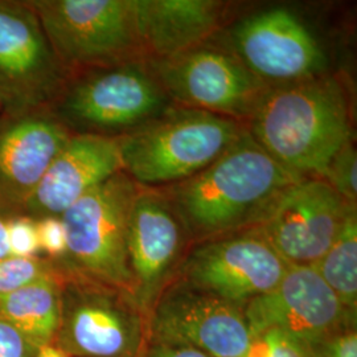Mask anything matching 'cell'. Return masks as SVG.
Returning a JSON list of instances; mask_svg holds the SVG:
<instances>
[{"label":"cell","instance_id":"obj_1","mask_svg":"<svg viewBox=\"0 0 357 357\" xmlns=\"http://www.w3.org/2000/svg\"><path fill=\"white\" fill-rule=\"evenodd\" d=\"M299 178L246 131L211 166L166 193L185 230L202 237L259 225Z\"/></svg>","mask_w":357,"mask_h":357},{"label":"cell","instance_id":"obj_2","mask_svg":"<svg viewBox=\"0 0 357 357\" xmlns=\"http://www.w3.org/2000/svg\"><path fill=\"white\" fill-rule=\"evenodd\" d=\"M252 138L299 178H321L351 139L342 84L318 76L270 89L250 118Z\"/></svg>","mask_w":357,"mask_h":357},{"label":"cell","instance_id":"obj_3","mask_svg":"<svg viewBox=\"0 0 357 357\" xmlns=\"http://www.w3.org/2000/svg\"><path fill=\"white\" fill-rule=\"evenodd\" d=\"M245 132L231 118L169 106L118 137L122 171L142 188L174 185L211 166Z\"/></svg>","mask_w":357,"mask_h":357},{"label":"cell","instance_id":"obj_4","mask_svg":"<svg viewBox=\"0 0 357 357\" xmlns=\"http://www.w3.org/2000/svg\"><path fill=\"white\" fill-rule=\"evenodd\" d=\"M139 190L121 171L60 216L66 231V255L77 270L89 281L131 298L134 280L128 266V220Z\"/></svg>","mask_w":357,"mask_h":357},{"label":"cell","instance_id":"obj_5","mask_svg":"<svg viewBox=\"0 0 357 357\" xmlns=\"http://www.w3.org/2000/svg\"><path fill=\"white\" fill-rule=\"evenodd\" d=\"M61 66L109 68L144 57L134 0L29 1Z\"/></svg>","mask_w":357,"mask_h":357},{"label":"cell","instance_id":"obj_6","mask_svg":"<svg viewBox=\"0 0 357 357\" xmlns=\"http://www.w3.org/2000/svg\"><path fill=\"white\" fill-rule=\"evenodd\" d=\"M135 301L96 282L63 289L61 321L52 344L68 357H139L147 321Z\"/></svg>","mask_w":357,"mask_h":357},{"label":"cell","instance_id":"obj_7","mask_svg":"<svg viewBox=\"0 0 357 357\" xmlns=\"http://www.w3.org/2000/svg\"><path fill=\"white\" fill-rule=\"evenodd\" d=\"M168 101L151 66L134 61L100 68L77 81L65 94L61 114L88 134L125 135L162 114Z\"/></svg>","mask_w":357,"mask_h":357},{"label":"cell","instance_id":"obj_8","mask_svg":"<svg viewBox=\"0 0 357 357\" xmlns=\"http://www.w3.org/2000/svg\"><path fill=\"white\" fill-rule=\"evenodd\" d=\"M150 66L169 101L238 122L250 119L271 89L237 56L212 47L202 45Z\"/></svg>","mask_w":357,"mask_h":357},{"label":"cell","instance_id":"obj_9","mask_svg":"<svg viewBox=\"0 0 357 357\" xmlns=\"http://www.w3.org/2000/svg\"><path fill=\"white\" fill-rule=\"evenodd\" d=\"M147 320V342L188 347L211 357H241L252 342L243 307L180 282L160 294Z\"/></svg>","mask_w":357,"mask_h":357},{"label":"cell","instance_id":"obj_10","mask_svg":"<svg viewBox=\"0 0 357 357\" xmlns=\"http://www.w3.org/2000/svg\"><path fill=\"white\" fill-rule=\"evenodd\" d=\"M243 310L252 337L278 330L308 347L355 326L356 318L314 266L302 265H289L277 287L252 299Z\"/></svg>","mask_w":357,"mask_h":357},{"label":"cell","instance_id":"obj_11","mask_svg":"<svg viewBox=\"0 0 357 357\" xmlns=\"http://www.w3.org/2000/svg\"><path fill=\"white\" fill-rule=\"evenodd\" d=\"M287 268L268 240L252 230L197 246L185 259L181 282L243 308L277 287Z\"/></svg>","mask_w":357,"mask_h":357},{"label":"cell","instance_id":"obj_12","mask_svg":"<svg viewBox=\"0 0 357 357\" xmlns=\"http://www.w3.org/2000/svg\"><path fill=\"white\" fill-rule=\"evenodd\" d=\"M352 206L324 178H305L283 192L257 230L289 265L314 266Z\"/></svg>","mask_w":357,"mask_h":357},{"label":"cell","instance_id":"obj_13","mask_svg":"<svg viewBox=\"0 0 357 357\" xmlns=\"http://www.w3.org/2000/svg\"><path fill=\"white\" fill-rule=\"evenodd\" d=\"M61 69L29 1H0L1 106L22 112L47 102L60 86Z\"/></svg>","mask_w":357,"mask_h":357},{"label":"cell","instance_id":"obj_14","mask_svg":"<svg viewBox=\"0 0 357 357\" xmlns=\"http://www.w3.org/2000/svg\"><path fill=\"white\" fill-rule=\"evenodd\" d=\"M237 57L264 82L296 84L320 76L326 56L306 24L286 8L245 19L233 32Z\"/></svg>","mask_w":357,"mask_h":357},{"label":"cell","instance_id":"obj_15","mask_svg":"<svg viewBox=\"0 0 357 357\" xmlns=\"http://www.w3.org/2000/svg\"><path fill=\"white\" fill-rule=\"evenodd\" d=\"M184 225L165 192L142 188L128 220V266L134 301L149 315L184 243Z\"/></svg>","mask_w":357,"mask_h":357},{"label":"cell","instance_id":"obj_16","mask_svg":"<svg viewBox=\"0 0 357 357\" xmlns=\"http://www.w3.org/2000/svg\"><path fill=\"white\" fill-rule=\"evenodd\" d=\"M121 171L118 137L88 132L72 135L23 209L38 220L61 216L69 206Z\"/></svg>","mask_w":357,"mask_h":357},{"label":"cell","instance_id":"obj_17","mask_svg":"<svg viewBox=\"0 0 357 357\" xmlns=\"http://www.w3.org/2000/svg\"><path fill=\"white\" fill-rule=\"evenodd\" d=\"M72 134L47 115H24L0 131V209L23 208Z\"/></svg>","mask_w":357,"mask_h":357},{"label":"cell","instance_id":"obj_18","mask_svg":"<svg viewBox=\"0 0 357 357\" xmlns=\"http://www.w3.org/2000/svg\"><path fill=\"white\" fill-rule=\"evenodd\" d=\"M144 56L167 60L204 45L222 26L227 4L217 0H134Z\"/></svg>","mask_w":357,"mask_h":357},{"label":"cell","instance_id":"obj_19","mask_svg":"<svg viewBox=\"0 0 357 357\" xmlns=\"http://www.w3.org/2000/svg\"><path fill=\"white\" fill-rule=\"evenodd\" d=\"M63 287L54 273L0 296V317L38 348L53 343L61 321Z\"/></svg>","mask_w":357,"mask_h":357},{"label":"cell","instance_id":"obj_20","mask_svg":"<svg viewBox=\"0 0 357 357\" xmlns=\"http://www.w3.org/2000/svg\"><path fill=\"white\" fill-rule=\"evenodd\" d=\"M323 281L348 310L357 306V215L352 206L327 253L314 265Z\"/></svg>","mask_w":357,"mask_h":357},{"label":"cell","instance_id":"obj_21","mask_svg":"<svg viewBox=\"0 0 357 357\" xmlns=\"http://www.w3.org/2000/svg\"><path fill=\"white\" fill-rule=\"evenodd\" d=\"M357 155L352 141L332 158L323 178L347 203L356 205Z\"/></svg>","mask_w":357,"mask_h":357},{"label":"cell","instance_id":"obj_22","mask_svg":"<svg viewBox=\"0 0 357 357\" xmlns=\"http://www.w3.org/2000/svg\"><path fill=\"white\" fill-rule=\"evenodd\" d=\"M51 273H53L51 268L35 257L22 258L8 255L0 258V296L13 293Z\"/></svg>","mask_w":357,"mask_h":357},{"label":"cell","instance_id":"obj_23","mask_svg":"<svg viewBox=\"0 0 357 357\" xmlns=\"http://www.w3.org/2000/svg\"><path fill=\"white\" fill-rule=\"evenodd\" d=\"M241 357H312V354L308 345L293 336L278 330H268L252 337Z\"/></svg>","mask_w":357,"mask_h":357},{"label":"cell","instance_id":"obj_24","mask_svg":"<svg viewBox=\"0 0 357 357\" xmlns=\"http://www.w3.org/2000/svg\"><path fill=\"white\" fill-rule=\"evenodd\" d=\"M7 238L13 257L33 258L40 252L36 220L19 216L7 221Z\"/></svg>","mask_w":357,"mask_h":357},{"label":"cell","instance_id":"obj_25","mask_svg":"<svg viewBox=\"0 0 357 357\" xmlns=\"http://www.w3.org/2000/svg\"><path fill=\"white\" fill-rule=\"evenodd\" d=\"M312 357H357L356 326H351L311 345Z\"/></svg>","mask_w":357,"mask_h":357},{"label":"cell","instance_id":"obj_26","mask_svg":"<svg viewBox=\"0 0 357 357\" xmlns=\"http://www.w3.org/2000/svg\"><path fill=\"white\" fill-rule=\"evenodd\" d=\"M40 250L59 258L66 255V231L60 216L41 217L36 220Z\"/></svg>","mask_w":357,"mask_h":357},{"label":"cell","instance_id":"obj_27","mask_svg":"<svg viewBox=\"0 0 357 357\" xmlns=\"http://www.w3.org/2000/svg\"><path fill=\"white\" fill-rule=\"evenodd\" d=\"M38 345L0 317V357H36Z\"/></svg>","mask_w":357,"mask_h":357},{"label":"cell","instance_id":"obj_28","mask_svg":"<svg viewBox=\"0 0 357 357\" xmlns=\"http://www.w3.org/2000/svg\"><path fill=\"white\" fill-rule=\"evenodd\" d=\"M139 357H211L203 352L180 345L147 342Z\"/></svg>","mask_w":357,"mask_h":357},{"label":"cell","instance_id":"obj_29","mask_svg":"<svg viewBox=\"0 0 357 357\" xmlns=\"http://www.w3.org/2000/svg\"><path fill=\"white\" fill-rule=\"evenodd\" d=\"M10 248H8V238H7V221L0 216V258L8 257Z\"/></svg>","mask_w":357,"mask_h":357},{"label":"cell","instance_id":"obj_30","mask_svg":"<svg viewBox=\"0 0 357 357\" xmlns=\"http://www.w3.org/2000/svg\"><path fill=\"white\" fill-rule=\"evenodd\" d=\"M36 357H68L63 354L59 348H56L54 345H44L38 349V356Z\"/></svg>","mask_w":357,"mask_h":357},{"label":"cell","instance_id":"obj_31","mask_svg":"<svg viewBox=\"0 0 357 357\" xmlns=\"http://www.w3.org/2000/svg\"><path fill=\"white\" fill-rule=\"evenodd\" d=\"M0 106H1V100H0Z\"/></svg>","mask_w":357,"mask_h":357}]
</instances>
